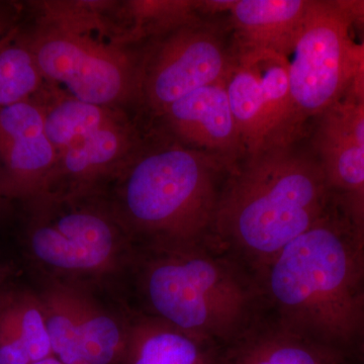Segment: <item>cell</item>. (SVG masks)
I'll list each match as a JSON object with an SVG mask.
<instances>
[{
    "label": "cell",
    "mask_w": 364,
    "mask_h": 364,
    "mask_svg": "<svg viewBox=\"0 0 364 364\" xmlns=\"http://www.w3.org/2000/svg\"><path fill=\"white\" fill-rule=\"evenodd\" d=\"M165 112L179 136L219 160L227 171L245 157L225 80L189 93Z\"/></svg>",
    "instance_id": "8fae6325"
},
{
    "label": "cell",
    "mask_w": 364,
    "mask_h": 364,
    "mask_svg": "<svg viewBox=\"0 0 364 364\" xmlns=\"http://www.w3.org/2000/svg\"><path fill=\"white\" fill-rule=\"evenodd\" d=\"M53 355L63 364H88L83 358L75 322L62 282L49 279L39 293Z\"/></svg>",
    "instance_id": "e0dca14e"
},
{
    "label": "cell",
    "mask_w": 364,
    "mask_h": 364,
    "mask_svg": "<svg viewBox=\"0 0 364 364\" xmlns=\"http://www.w3.org/2000/svg\"><path fill=\"white\" fill-rule=\"evenodd\" d=\"M0 152L6 163V173L0 177L2 196L32 203L42 198L55 148L37 107L26 100L0 107Z\"/></svg>",
    "instance_id": "ba28073f"
},
{
    "label": "cell",
    "mask_w": 364,
    "mask_h": 364,
    "mask_svg": "<svg viewBox=\"0 0 364 364\" xmlns=\"http://www.w3.org/2000/svg\"><path fill=\"white\" fill-rule=\"evenodd\" d=\"M312 0H235L232 25L238 49L267 50L287 57Z\"/></svg>",
    "instance_id": "9a60e30c"
},
{
    "label": "cell",
    "mask_w": 364,
    "mask_h": 364,
    "mask_svg": "<svg viewBox=\"0 0 364 364\" xmlns=\"http://www.w3.org/2000/svg\"><path fill=\"white\" fill-rule=\"evenodd\" d=\"M42 196L26 235L28 257L48 279L97 286L134 267L138 248L114 215L73 196Z\"/></svg>",
    "instance_id": "5b68a950"
},
{
    "label": "cell",
    "mask_w": 364,
    "mask_h": 364,
    "mask_svg": "<svg viewBox=\"0 0 364 364\" xmlns=\"http://www.w3.org/2000/svg\"><path fill=\"white\" fill-rule=\"evenodd\" d=\"M218 345L149 314H134L119 364H221Z\"/></svg>",
    "instance_id": "5bb4252c"
},
{
    "label": "cell",
    "mask_w": 364,
    "mask_h": 364,
    "mask_svg": "<svg viewBox=\"0 0 364 364\" xmlns=\"http://www.w3.org/2000/svg\"><path fill=\"white\" fill-rule=\"evenodd\" d=\"M32 363V356L18 326L0 306V364Z\"/></svg>",
    "instance_id": "ffe728a7"
},
{
    "label": "cell",
    "mask_w": 364,
    "mask_h": 364,
    "mask_svg": "<svg viewBox=\"0 0 364 364\" xmlns=\"http://www.w3.org/2000/svg\"><path fill=\"white\" fill-rule=\"evenodd\" d=\"M333 198L337 210L364 247V183L350 193Z\"/></svg>",
    "instance_id": "44dd1931"
},
{
    "label": "cell",
    "mask_w": 364,
    "mask_h": 364,
    "mask_svg": "<svg viewBox=\"0 0 364 364\" xmlns=\"http://www.w3.org/2000/svg\"><path fill=\"white\" fill-rule=\"evenodd\" d=\"M30 51L40 73L65 85L79 102L100 107L112 102L123 87L116 64L70 41H42Z\"/></svg>",
    "instance_id": "7c38bea8"
},
{
    "label": "cell",
    "mask_w": 364,
    "mask_h": 364,
    "mask_svg": "<svg viewBox=\"0 0 364 364\" xmlns=\"http://www.w3.org/2000/svg\"><path fill=\"white\" fill-rule=\"evenodd\" d=\"M2 193H1V186H0V198H1Z\"/></svg>",
    "instance_id": "484cf974"
},
{
    "label": "cell",
    "mask_w": 364,
    "mask_h": 364,
    "mask_svg": "<svg viewBox=\"0 0 364 364\" xmlns=\"http://www.w3.org/2000/svg\"><path fill=\"white\" fill-rule=\"evenodd\" d=\"M208 244L139 249L146 312L182 331L229 344L251 326L256 287Z\"/></svg>",
    "instance_id": "3957f363"
},
{
    "label": "cell",
    "mask_w": 364,
    "mask_h": 364,
    "mask_svg": "<svg viewBox=\"0 0 364 364\" xmlns=\"http://www.w3.org/2000/svg\"><path fill=\"white\" fill-rule=\"evenodd\" d=\"M347 91L364 104V41L360 44V56L355 73Z\"/></svg>",
    "instance_id": "7402d4cb"
},
{
    "label": "cell",
    "mask_w": 364,
    "mask_h": 364,
    "mask_svg": "<svg viewBox=\"0 0 364 364\" xmlns=\"http://www.w3.org/2000/svg\"><path fill=\"white\" fill-rule=\"evenodd\" d=\"M257 273L282 324L344 351L363 336L364 247L338 210Z\"/></svg>",
    "instance_id": "6da1fadb"
},
{
    "label": "cell",
    "mask_w": 364,
    "mask_h": 364,
    "mask_svg": "<svg viewBox=\"0 0 364 364\" xmlns=\"http://www.w3.org/2000/svg\"><path fill=\"white\" fill-rule=\"evenodd\" d=\"M361 355H363V361L364 364V335L363 336V342H361Z\"/></svg>",
    "instance_id": "d4e9b609"
},
{
    "label": "cell",
    "mask_w": 364,
    "mask_h": 364,
    "mask_svg": "<svg viewBox=\"0 0 364 364\" xmlns=\"http://www.w3.org/2000/svg\"><path fill=\"white\" fill-rule=\"evenodd\" d=\"M225 87L245 157L294 142L301 123L291 100L286 57L267 50L238 49Z\"/></svg>",
    "instance_id": "52a82bcc"
},
{
    "label": "cell",
    "mask_w": 364,
    "mask_h": 364,
    "mask_svg": "<svg viewBox=\"0 0 364 364\" xmlns=\"http://www.w3.org/2000/svg\"><path fill=\"white\" fill-rule=\"evenodd\" d=\"M65 149L66 171L78 179L88 178L112 161L121 149V141L116 132L104 124L80 136Z\"/></svg>",
    "instance_id": "ac0fdd59"
},
{
    "label": "cell",
    "mask_w": 364,
    "mask_h": 364,
    "mask_svg": "<svg viewBox=\"0 0 364 364\" xmlns=\"http://www.w3.org/2000/svg\"><path fill=\"white\" fill-rule=\"evenodd\" d=\"M344 4L353 16L354 20L364 21V0L363 1H344Z\"/></svg>",
    "instance_id": "603a6c76"
},
{
    "label": "cell",
    "mask_w": 364,
    "mask_h": 364,
    "mask_svg": "<svg viewBox=\"0 0 364 364\" xmlns=\"http://www.w3.org/2000/svg\"><path fill=\"white\" fill-rule=\"evenodd\" d=\"M234 53L210 28L181 33L163 50L151 77L153 102L163 109L205 86L227 77Z\"/></svg>",
    "instance_id": "9c48e42d"
},
{
    "label": "cell",
    "mask_w": 364,
    "mask_h": 364,
    "mask_svg": "<svg viewBox=\"0 0 364 364\" xmlns=\"http://www.w3.org/2000/svg\"><path fill=\"white\" fill-rule=\"evenodd\" d=\"M102 109L72 98L45 116V130L54 148H66L88 132L104 126Z\"/></svg>",
    "instance_id": "d6986e66"
},
{
    "label": "cell",
    "mask_w": 364,
    "mask_h": 364,
    "mask_svg": "<svg viewBox=\"0 0 364 364\" xmlns=\"http://www.w3.org/2000/svg\"><path fill=\"white\" fill-rule=\"evenodd\" d=\"M221 364H349L342 349L279 321L251 325L222 350Z\"/></svg>",
    "instance_id": "4fadbf2b"
},
{
    "label": "cell",
    "mask_w": 364,
    "mask_h": 364,
    "mask_svg": "<svg viewBox=\"0 0 364 364\" xmlns=\"http://www.w3.org/2000/svg\"><path fill=\"white\" fill-rule=\"evenodd\" d=\"M6 269L0 265V291L6 289L4 287V282H6Z\"/></svg>",
    "instance_id": "cb8c5ba5"
},
{
    "label": "cell",
    "mask_w": 364,
    "mask_h": 364,
    "mask_svg": "<svg viewBox=\"0 0 364 364\" xmlns=\"http://www.w3.org/2000/svg\"><path fill=\"white\" fill-rule=\"evenodd\" d=\"M222 169L205 153L158 151L124 177L114 215L139 249L208 244Z\"/></svg>",
    "instance_id": "277c9868"
},
{
    "label": "cell",
    "mask_w": 364,
    "mask_h": 364,
    "mask_svg": "<svg viewBox=\"0 0 364 364\" xmlns=\"http://www.w3.org/2000/svg\"><path fill=\"white\" fill-rule=\"evenodd\" d=\"M70 306L83 358L88 364H119L128 316H119L91 291V284L60 280Z\"/></svg>",
    "instance_id": "2e32d148"
},
{
    "label": "cell",
    "mask_w": 364,
    "mask_h": 364,
    "mask_svg": "<svg viewBox=\"0 0 364 364\" xmlns=\"http://www.w3.org/2000/svg\"><path fill=\"white\" fill-rule=\"evenodd\" d=\"M316 117L314 157L333 196L350 193L364 183V104L347 91Z\"/></svg>",
    "instance_id": "30bf717a"
},
{
    "label": "cell",
    "mask_w": 364,
    "mask_h": 364,
    "mask_svg": "<svg viewBox=\"0 0 364 364\" xmlns=\"http://www.w3.org/2000/svg\"><path fill=\"white\" fill-rule=\"evenodd\" d=\"M355 21L343 1L312 0L289 60L291 100L299 123L318 117L348 90L360 56Z\"/></svg>",
    "instance_id": "8992f818"
},
{
    "label": "cell",
    "mask_w": 364,
    "mask_h": 364,
    "mask_svg": "<svg viewBox=\"0 0 364 364\" xmlns=\"http://www.w3.org/2000/svg\"><path fill=\"white\" fill-rule=\"evenodd\" d=\"M291 144L244 157L218 198L208 244L231 249L256 272L330 210L317 160Z\"/></svg>",
    "instance_id": "7a4b0ae2"
}]
</instances>
